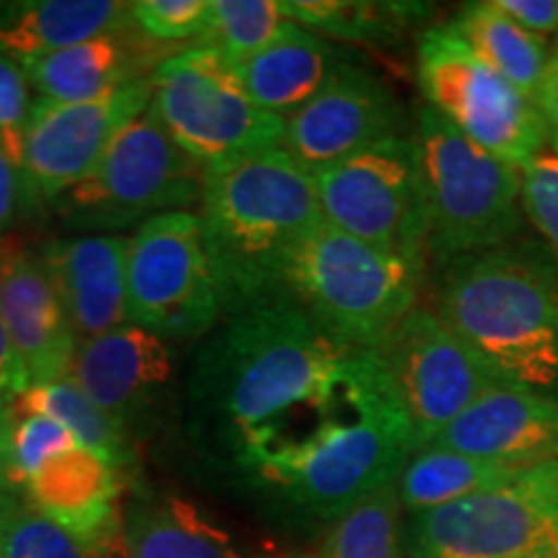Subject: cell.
I'll return each instance as SVG.
<instances>
[{"mask_svg":"<svg viewBox=\"0 0 558 558\" xmlns=\"http://www.w3.org/2000/svg\"><path fill=\"white\" fill-rule=\"evenodd\" d=\"M148 111L202 169L279 148L282 117L256 107L230 62L209 47L190 45L150 73Z\"/></svg>","mask_w":558,"mask_h":558,"instance_id":"obj_8","label":"cell"},{"mask_svg":"<svg viewBox=\"0 0 558 558\" xmlns=\"http://www.w3.org/2000/svg\"><path fill=\"white\" fill-rule=\"evenodd\" d=\"M378 354L411 422L416 450L442 435L499 383L484 360L429 308L409 311L380 341Z\"/></svg>","mask_w":558,"mask_h":558,"instance_id":"obj_12","label":"cell"},{"mask_svg":"<svg viewBox=\"0 0 558 558\" xmlns=\"http://www.w3.org/2000/svg\"><path fill=\"white\" fill-rule=\"evenodd\" d=\"M202 179L205 169L145 109L111 143L96 169L52 207L70 230L111 235L199 205Z\"/></svg>","mask_w":558,"mask_h":558,"instance_id":"obj_6","label":"cell"},{"mask_svg":"<svg viewBox=\"0 0 558 558\" xmlns=\"http://www.w3.org/2000/svg\"><path fill=\"white\" fill-rule=\"evenodd\" d=\"M313 184L329 226L424 269L429 205L414 137L383 140L313 173Z\"/></svg>","mask_w":558,"mask_h":558,"instance_id":"obj_9","label":"cell"},{"mask_svg":"<svg viewBox=\"0 0 558 558\" xmlns=\"http://www.w3.org/2000/svg\"><path fill=\"white\" fill-rule=\"evenodd\" d=\"M437 313L505 386L558 399V256L507 241L439 269Z\"/></svg>","mask_w":558,"mask_h":558,"instance_id":"obj_2","label":"cell"},{"mask_svg":"<svg viewBox=\"0 0 558 558\" xmlns=\"http://www.w3.org/2000/svg\"><path fill=\"white\" fill-rule=\"evenodd\" d=\"M68 375L130 437L163 401L173 378V354L166 339L124 324L78 341Z\"/></svg>","mask_w":558,"mask_h":558,"instance_id":"obj_15","label":"cell"},{"mask_svg":"<svg viewBox=\"0 0 558 558\" xmlns=\"http://www.w3.org/2000/svg\"><path fill=\"white\" fill-rule=\"evenodd\" d=\"M279 11L298 26L337 41L380 45L393 41L414 24L422 11L418 3H369V0H279Z\"/></svg>","mask_w":558,"mask_h":558,"instance_id":"obj_26","label":"cell"},{"mask_svg":"<svg viewBox=\"0 0 558 558\" xmlns=\"http://www.w3.org/2000/svg\"><path fill=\"white\" fill-rule=\"evenodd\" d=\"M522 29L546 39L558 34V0H494Z\"/></svg>","mask_w":558,"mask_h":558,"instance_id":"obj_36","label":"cell"},{"mask_svg":"<svg viewBox=\"0 0 558 558\" xmlns=\"http://www.w3.org/2000/svg\"><path fill=\"white\" fill-rule=\"evenodd\" d=\"M13 403L58 418L62 427L75 437V442L99 452V456L107 458L117 471L128 469L130 465V437L124 435V432L117 427V424L111 422L86 393H83L78 383L70 378V375L60 380L45 383V386H32Z\"/></svg>","mask_w":558,"mask_h":558,"instance_id":"obj_27","label":"cell"},{"mask_svg":"<svg viewBox=\"0 0 558 558\" xmlns=\"http://www.w3.org/2000/svg\"><path fill=\"white\" fill-rule=\"evenodd\" d=\"M128 324L173 339L207 337L222 318L197 213L158 215L128 235Z\"/></svg>","mask_w":558,"mask_h":558,"instance_id":"obj_11","label":"cell"},{"mask_svg":"<svg viewBox=\"0 0 558 558\" xmlns=\"http://www.w3.org/2000/svg\"><path fill=\"white\" fill-rule=\"evenodd\" d=\"M29 388V373H26L24 362H21L19 352L11 344L9 331H5L3 320H0V393L9 401H16Z\"/></svg>","mask_w":558,"mask_h":558,"instance_id":"obj_38","label":"cell"},{"mask_svg":"<svg viewBox=\"0 0 558 558\" xmlns=\"http://www.w3.org/2000/svg\"><path fill=\"white\" fill-rule=\"evenodd\" d=\"M0 558H90V554L21 499L0 509Z\"/></svg>","mask_w":558,"mask_h":558,"instance_id":"obj_30","label":"cell"},{"mask_svg":"<svg viewBox=\"0 0 558 558\" xmlns=\"http://www.w3.org/2000/svg\"><path fill=\"white\" fill-rule=\"evenodd\" d=\"M344 62L347 54L331 39L288 21L264 50L230 65L256 107L288 120L292 111L308 104L326 86Z\"/></svg>","mask_w":558,"mask_h":558,"instance_id":"obj_21","label":"cell"},{"mask_svg":"<svg viewBox=\"0 0 558 558\" xmlns=\"http://www.w3.org/2000/svg\"><path fill=\"white\" fill-rule=\"evenodd\" d=\"M429 445L514 469L558 460V399L497 383Z\"/></svg>","mask_w":558,"mask_h":558,"instance_id":"obj_17","label":"cell"},{"mask_svg":"<svg viewBox=\"0 0 558 558\" xmlns=\"http://www.w3.org/2000/svg\"><path fill=\"white\" fill-rule=\"evenodd\" d=\"M75 339L88 341L128 324V239L83 233L41 246Z\"/></svg>","mask_w":558,"mask_h":558,"instance_id":"obj_19","label":"cell"},{"mask_svg":"<svg viewBox=\"0 0 558 558\" xmlns=\"http://www.w3.org/2000/svg\"><path fill=\"white\" fill-rule=\"evenodd\" d=\"M403 109L373 70L344 62L308 104L284 120L279 148L318 173L383 140L399 137Z\"/></svg>","mask_w":558,"mask_h":558,"instance_id":"obj_14","label":"cell"},{"mask_svg":"<svg viewBox=\"0 0 558 558\" xmlns=\"http://www.w3.org/2000/svg\"><path fill=\"white\" fill-rule=\"evenodd\" d=\"M414 145L429 205L427 262L442 269L514 241L525 215L520 169L478 148L427 104L418 107Z\"/></svg>","mask_w":558,"mask_h":558,"instance_id":"obj_5","label":"cell"},{"mask_svg":"<svg viewBox=\"0 0 558 558\" xmlns=\"http://www.w3.org/2000/svg\"><path fill=\"white\" fill-rule=\"evenodd\" d=\"M190 407L248 476L324 520L396 484L416 450L378 349L337 337L290 300L209 331Z\"/></svg>","mask_w":558,"mask_h":558,"instance_id":"obj_1","label":"cell"},{"mask_svg":"<svg viewBox=\"0 0 558 558\" xmlns=\"http://www.w3.org/2000/svg\"><path fill=\"white\" fill-rule=\"evenodd\" d=\"M288 21L279 11V0H213L209 26L197 45L228 62H241L264 50Z\"/></svg>","mask_w":558,"mask_h":558,"instance_id":"obj_29","label":"cell"},{"mask_svg":"<svg viewBox=\"0 0 558 558\" xmlns=\"http://www.w3.org/2000/svg\"><path fill=\"white\" fill-rule=\"evenodd\" d=\"M90 558H132L128 546H124V541H122V520H120V527L111 530L107 538H104L94 550H90Z\"/></svg>","mask_w":558,"mask_h":558,"instance_id":"obj_40","label":"cell"},{"mask_svg":"<svg viewBox=\"0 0 558 558\" xmlns=\"http://www.w3.org/2000/svg\"><path fill=\"white\" fill-rule=\"evenodd\" d=\"M416 81L427 107L514 169L522 171L546 153L535 101L494 73L445 24L418 37Z\"/></svg>","mask_w":558,"mask_h":558,"instance_id":"obj_10","label":"cell"},{"mask_svg":"<svg viewBox=\"0 0 558 558\" xmlns=\"http://www.w3.org/2000/svg\"><path fill=\"white\" fill-rule=\"evenodd\" d=\"M197 207L222 316L279 300L284 262L324 220L313 177L282 148L205 169Z\"/></svg>","mask_w":558,"mask_h":558,"instance_id":"obj_3","label":"cell"},{"mask_svg":"<svg viewBox=\"0 0 558 558\" xmlns=\"http://www.w3.org/2000/svg\"><path fill=\"white\" fill-rule=\"evenodd\" d=\"M130 26L120 0H11L0 3V54L37 60Z\"/></svg>","mask_w":558,"mask_h":558,"instance_id":"obj_22","label":"cell"},{"mask_svg":"<svg viewBox=\"0 0 558 558\" xmlns=\"http://www.w3.org/2000/svg\"><path fill=\"white\" fill-rule=\"evenodd\" d=\"M535 107H538L543 135H546V148L558 156V39L548 52V65L543 81L535 94Z\"/></svg>","mask_w":558,"mask_h":558,"instance_id":"obj_37","label":"cell"},{"mask_svg":"<svg viewBox=\"0 0 558 558\" xmlns=\"http://www.w3.org/2000/svg\"><path fill=\"white\" fill-rule=\"evenodd\" d=\"M32 86L16 60L0 54V145L24 169V140L32 117Z\"/></svg>","mask_w":558,"mask_h":558,"instance_id":"obj_34","label":"cell"},{"mask_svg":"<svg viewBox=\"0 0 558 558\" xmlns=\"http://www.w3.org/2000/svg\"><path fill=\"white\" fill-rule=\"evenodd\" d=\"M132 29H122L83 45L47 54L37 60H21L29 86L39 99L58 104L96 101L130 83L148 78L166 58Z\"/></svg>","mask_w":558,"mask_h":558,"instance_id":"obj_20","label":"cell"},{"mask_svg":"<svg viewBox=\"0 0 558 558\" xmlns=\"http://www.w3.org/2000/svg\"><path fill=\"white\" fill-rule=\"evenodd\" d=\"M409 558H558V460L411 514Z\"/></svg>","mask_w":558,"mask_h":558,"instance_id":"obj_7","label":"cell"},{"mask_svg":"<svg viewBox=\"0 0 558 558\" xmlns=\"http://www.w3.org/2000/svg\"><path fill=\"white\" fill-rule=\"evenodd\" d=\"M522 177V209L538 228L543 243L558 256V156L541 153L533 158Z\"/></svg>","mask_w":558,"mask_h":558,"instance_id":"obj_33","label":"cell"},{"mask_svg":"<svg viewBox=\"0 0 558 558\" xmlns=\"http://www.w3.org/2000/svg\"><path fill=\"white\" fill-rule=\"evenodd\" d=\"M518 471L520 469L514 465L497 463V460L473 458L465 452L427 445V448L411 452L399 473V481H396V492H399L401 509L418 514L501 484Z\"/></svg>","mask_w":558,"mask_h":558,"instance_id":"obj_25","label":"cell"},{"mask_svg":"<svg viewBox=\"0 0 558 558\" xmlns=\"http://www.w3.org/2000/svg\"><path fill=\"white\" fill-rule=\"evenodd\" d=\"M320 558H403L401 501L396 484L333 520Z\"/></svg>","mask_w":558,"mask_h":558,"instance_id":"obj_28","label":"cell"},{"mask_svg":"<svg viewBox=\"0 0 558 558\" xmlns=\"http://www.w3.org/2000/svg\"><path fill=\"white\" fill-rule=\"evenodd\" d=\"M213 0H135L130 24L153 47L197 45L205 37Z\"/></svg>","mask_w":558,"mask_h":558,"instance_id":"obj_31","label":"cell"},{"mask_svg":"<svg viewBox=\"0 0 558 558\" xmlns=\"http://www.w3.org/2000/svg\"><path fill=\"white\" fill-rule=\"evenodd\" d=\"M445 26L494 73H499L535 101L548 65L550 47L546 39L514 24L494 0H476V3L463 5L458 16Z\"/></svg>","mask_w":558,"mask_h":558,"instance_id":"obj_24","label":"cell"},{"mask_svg":"<svg viewBox=\"0 0 558 558\" xmlns=\"http://www.w3.org/2000/svg\"><path fill=\"white\" fill-rule=\"evenodd\" d=\"M122 541L132 558H243L218 522L179 497L132 505L122 514Z\"/></svg>","mask_w":558,"mask_h":558,"instance_id":"obj_23","label":"cell"},{"mask_svg":"<svg viewBox=\"0 0 558 558\" xmlns=\"http://www.w3.org/2000/svg\"><path fill=\"white\" fill-rule=\"evenodd\" d=\"M75 445V437L62 427L58 418L41 411L13 403V432H11V476L13 484L24 486L34 471L52 458L54 452Z\"/></svg>","mask_w":558,"mask_h":558,"instance_id":"obj_32","label":"cell"},{"mask_svg":"<svg viewBox=\"0 0 558 558\" xmlns=\"http://www.w3.org/2000/svg\"><path fill=\"white\" fill-rule=\"evenodd\" d=\"M424 269L320 220L292 248L279 277V300L352 341L378 349L386 333L416 308Z\"/></svg>","mask_w":558,"mask_h":558,"instance_id":"obj_4","label":"cell"},{"mask_svg":"<svg viewBox=\"0 0 558 558\" xmlns=\"http://www.w3.org/2000/svg\"><path fill=\"white\" fill-rule=\"evenodd\" d=\"M0 320L32 386L65 378L78 339L70 329L41 248L13 233L0 239Z\"/></svg>","mask_w":558,"mask_h":558,"instance_id":"obj_16","label":"cell"},{"mask_svg":"<svg viewBox=\"0 0 558 558\" xmlns=\"http://www.w3.org/2000/svg\"><path fill=\"white\" fill-rule=\"evenodd\" d=\"M150 75L96 101L37 99L24 140V179L34 209L81 184L130 122L150 107Z\"/></svg>","mask_w":558,"mask_h":558,"instance_id":"obj_13","label":"cell"},{"mask_svg":"<svg viewBox=\"0 0 558 558\" xmlns=\"http://www.w3.org/2000/svg\"><path fill=\"white\" fill-rule=\"evenodd\" d=\"M34 209L29 186H26L24 169L0 145V239L13 233V228Z\"/></svg>","mask_w":558,"mask_h":558,"instance_id":"obj_35","label":"cell"},{"mask_svg":"<svg viewBox=\"0 0 558 558\" xmlns=\"http://www.w3.org/2000/svg\"><path fill=\"white\" fill-rule=\"evenodd\" d=\"M120 476L122 471L107 458L75 442L47 458L24 481L21 499L90 554L111 530L120 527Z\"/></svg>","mask_w":558,"mask_h":558,"instance_id":"obj_18","label":"cell"},{"mask_svg":"<svg viewBox=\"0 0 558 558\" xmlns=\"http://www.w3.org/2000/svg\"><path fill=\"white\" fill-rule=\"evenodd\" d=\"M11 432H13V401L0 393V509L21 501L19 486L11 476Z\"/></svg>","mask_w":558,"mask_h":558,"instance_id":"obj_39","label":"cell"}]
</instances>
